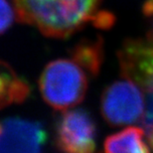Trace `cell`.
Listing matches in <instances>:
<instances>
[{
    "label": "cell",
    "mask_w": 153,
    "mask_h": 153,
    "mask_svg": "<svg viewBox=\"0 0 153 153\" xmlns=\"http://www.w3.org/2000/svg\"><path fill=\"white\" fill-rule=\"evenodd\" d=\"M19 22L37 28L51 38H68L102 11V0H12Z\"/></svg>",
    "instance_id": "obj_1"
},
{
    "label": "cell",
    "mask_w": 153,
    "mask_h": 153,
    "mask_svg": "<svg viewBox=\"0 0 153 153\" xmlns=\"http://www.w3.org/2000/svg\"><path fill=\"white\" fill-rule=\"evenodd\" d=\"M88 76L72 58L51 61L40 76V93L47 105L57 111H66L84 100L88 87Z\"/></svg>",
    "instance_id": "obj_2"
},
{
    "label": "cell",
    "mask_w": 153,
    "mask_h": 153,
    "mask_svg": "<svg viewBox=\"0 0 153 153\" xmlns=\"http://www.w3.org/2000/svg\"><path fill=\"white\" fill-rule=\"evenodd\" d=\"M100 111L111 126L141 122L145 111L144 91L137 82L122 76L105 88L100 99Z\"/></svg>",
    "instance_id": "obj_3"
},
{
    "label": "cell",
    "mask_w": 153,
    "mask_h": 153,
    "mask_svg": "<svg viewBox=\"0 0 153 153\" xmlns=\"http://www.w3.org/2000/svg\"><path fill=\"white\" fill-rule=\"evenodd\" d=\"M97 125L82 108L65 111L56 124V145L63 153H94Z\"/></svg>",
    "instance_id": "obj_4"
},
{
    "label": "cell",
    "mask_w": 153,
    "mask_h": 153,
    "mask_svg": "<svg viewBox=\"0 0 153 153\" xmlns=\"http://www.w3.org/2000/svg\"><path fill=\"white\" fill-rule=\"evenodd\" d=\"M47 140V132L38 121L19 117L1 122L0 153H40Z\"/></svg>",
    "instance_id": "obj_5"
},
{
    "label": "cell",
    "mask_w": 153,
    "mask_h": 153,
    "mask_svg": "<svg viewBox=\"0 0 153 153\" xmlns=\"http://www.w3.org/2000/svg\"><path fill=\"white\" fill-rule=\"evenodd\" d=\"M121 75L137 84L153 76V42L127 40L117 54Z\"/></svg>",
    "instance_id": "obj_6"
},
{
    "label": "cell",
    "mask_w": 153,
    "mask_h": 153,
    "mask_svg": "<svg viewBox=\"0 0 153 153\" xmlns=\"http://www.w3.org/2000/svg\"><path fill=\"white\" fill-rule=\"evenodd\" d=\"M30 85L4 61L0 60V109L24 102L30 96Z\"/></svg>",
    "instance_id": "obj_7"
},
{
    "label": "cell",
    "mask_w": 153,
    "mask_h": 153,
    "mask_svg": "<svg viewBox=\"0 0 153 153\" xmlns=\"http://www.w3.org/2000/svg\"><path fill=\"white\" fill-rule=\"evenodd\" d=\"M70 54L88 76L94 78L99 75L105 59L103 41L100 37L82 40L72 48Z\"/></svg>",
    "instance_id": "obj_8"
},
{
    "label": "cell",
    "mask_w": 153,
    "mask_h": 153,
    "mask_svg": "<svg viewBox=\"0 0 153 153\" xmlns=\"http://www.w3.org/2000/svg\"><path fill=\"white\" fill-rule=\"evenodd\" d=\"M144 134L143 128L134 126L111 134L105 141V153H150Z\"/></svg>",
    "instance_id": "obj_9"
},
{
    "label": "cell",
    "mask_w": 153,
    "mask_h": 153,
    "mask_svg": "<svg viewBox=\"0 0 153 153\" xmlns=\"http://www.w3.org/2000/svg\"><path fill=\"white\" fill-rule=\"evenodd\" d=\"M140 87L144 91L145 97V111L141 124L148 141L153 138V76L143 82Z\"/></svg>",
    "instance_id": "obj_10"
},
{
    "label": "cell",
    "mask_w": 153,
    "mask_h": 153,
    "mask_svg": "<svg viewBox=\"0 0 153 153\" xmlns=\"http://www.w3.org/2000/svg\"><path fill=\"white\" fill-rule=\"evenodd\" d=\"M16 17L15 8L8 0H0V35L10 28Z\"/></svg>",
    "instance_id": "obj_11"
},
{
    "label": "cell",
    "mask_w": 153,
    "mask_h": 153,
    "mask_svg": "<svg viewBox=\"0 0 153 153\" xmlns=\"http://www.w3.org/2000/svg\"><path fill=\"white\" fill-rule=\"evenodd\" d=\"M143 12L147 17L153 16V0H147L143 6Z\"/></svg>",
    "instance_id": "obj_12"
},
{
    "label": "cell",
    "mask_w": 153,
    "mask_h": 153,
    "mask_svg": "<svg viewBox=\"0 0 153 153\" xmlns=\"http://www.w3.org/2000/svg\"><path fill=\"white\" fill-rule=\"evenodd\" d=\"M152 18H153V16H152ZM148 40H149V41L153 42V20H152L151 30H150V31H149V33H148Z\"/></svg>",
    "instance_id": "obj_13"
},
{
    "label": "cell",
    "mask_w": 153,
    "mask_h": 153,
    "mask_svg": "<svg viewBox=\"0 0 153 153\" xmlns=\"http://www.w3.org/2000/svg\"><path fill=\"white\" fill-rule=\"evenodd\" d=\"M150 143H151V145L153 146V138L151 139V141H150Z\"/></svg>",
    "instance_id": "obj_14"
},
{
    "label": "cell",
    "mask_w": 153,
    "mask_h": 153,
    "mask_svg": "<svg viewBox=\"0 0 153 153\" xmlns=\"http://www.w3.org/2000/svg\"><path fill=\"white\" fill-rule=\"evenodd\" d=\"M0 131H1V122H0Z\"/></svg>",
    "instance_id": "obj_15"
}]
</instances>
